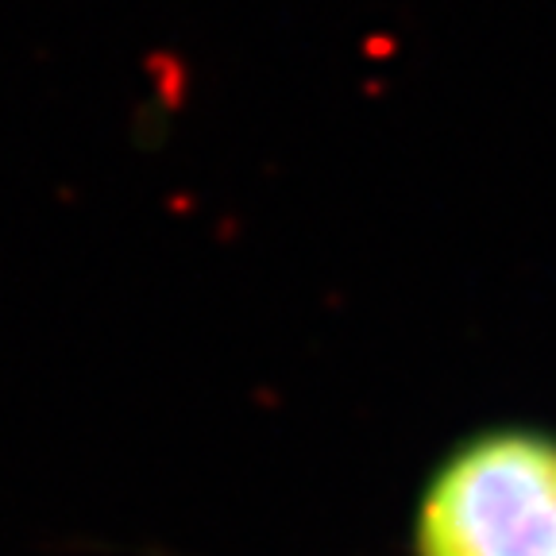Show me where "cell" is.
Returning a JSON list of instances; mask_svg holds the SVG:
<instances>
[{"mask_svg": "<svg viewBox=\"0 0 556 556\" xmlns=\"http://www.w3.org/2000/svg\"><path fill=\"white\" fill-rule=\"evenodd\" d=\"M417 556H556V441L483 433L433 476Z\"/></svg>", "mask_w": 556, "mask_h": 556, "instance_id": "cell-1", "label": "cell"}]
</instances>
